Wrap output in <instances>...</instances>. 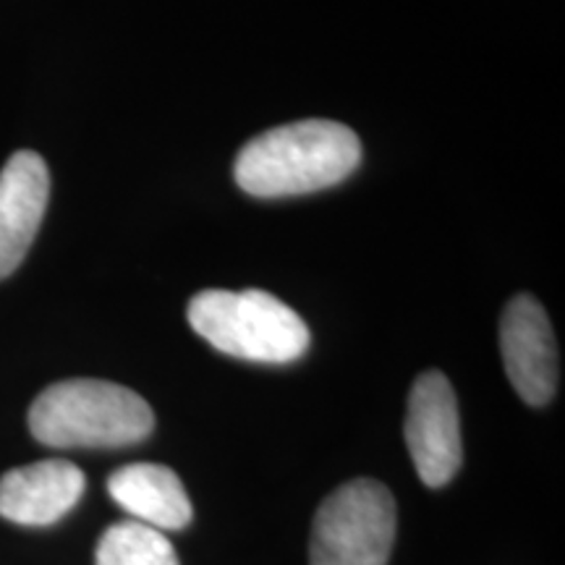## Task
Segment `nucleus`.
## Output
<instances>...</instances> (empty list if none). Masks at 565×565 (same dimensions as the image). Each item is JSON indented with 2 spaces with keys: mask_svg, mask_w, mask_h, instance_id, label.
<instances>
[{
  "mask_svg": "<svg viewBox=\"0 0 565 565\" xmlns=\"http://www.w3.org/2000/svg\"><path fill=\"white\" fill-rule=\"evenodd\" d=\"M362 162V141L349 126L309 118L278 126L238 152L236 183L259 200L312 194L349 179Z\"/></svg>",
  "mask_w": 565,
  "mask_h": 565,
  "instance_id": "nucleus-1",
  "label": "nucleus"
},
{
  "mask_svg": "<svg viewBox=\"0 0 565 565\" xmlns=\"http://www.w3.org/2000/svg\"><path fill=\"white\" fill-rule=\"evenodd\" d=\"M406 445L427 487L448 484L461 469V419L454 385L443 372L429 370L416 377L408 395Z\"/></svg>",
  "mask_w": 565,
  "mask_h": 565,
  "instance_id": "nucleus-5",
  "label": "nucleus"
},
{
  "mask_svg": "<svg viewBox=\"0 0 565 565\" xmlns=\"http://www.w3.org/2000/svg\"><path fill=\"white\" fill-rule=\"evenodd\" d=\"M95 565H181L166 534L139 521H118L100 536Z\"/></svg>",
  "mask_w": 565,
  "mask_h": 565,
  "instance_id": "nucleus-10",
  "label": "nucleus"
},
{
  "mask_svg": "<svg viewBox=\"0 0 565 565\" xmlns=\"http://www.w3.org/2000/svg\"><path fill=\"white\" fill-rule=\"evenodd\" d=\"M189 324L212 349L244 362L288 364L309 349V328L267 291L210 288L189 301Z\"/></svg>",
  "mask_w": 565,
  "mask_h": 565,
  "instance_id": "nucleus-3",
  "label": "nucleus"
},
{
  "mask_svg": "<svg viewBox=\"0 0 565 565\" xmlns=\"http://www.w3.org/2000/svg\"><path fill=\"white\" fill-rule=\"evenodd\" d=\"M395 540V500L377 479H353L324 498L315 515L309 563L387 565Z\"/></svg>",
  "mask_w": 565,
  "mask_h": 565,
  "instance_id": "nucleus-4",
  "label": "nucleus"
},
{
  "mask_svg": "<svg viewBox=\"0 0 565 565\" xmlns=\"http://www.w3.org/2000/svg\"><path fill=\"white\" fill-rule=\"evenodd\" d=\"M500 351L513 391L529 406H545L557 391V343L542 303L521 294L500 320Z\"/></svg>",
  "mask_w": 565,
  "mask_h": 565,
  "instance_id": "nucleus-6",
  "label": "nucleus"
},
{
  "mask_svg": "<svg viewBox=\"0 0 565 565\" xmlns=\"http://www.w3.org/2000/svg\"><path fill=\"white\" fill-rule=\"evenodd\" d=\"M154 427L150 404L105 380H66L45 387L30 408L34 440L47 448H126Z\"/></svg>",
  "mask_w": 565,
  "mask_h": 565,
  "instance_id": "nucleus-2",
  "label": "nucleus"
},
{
  "mask_svg": "<svg viewBox=\"0 0 565 565\" xmlns=\"http://www.w3.org/2000/svg\"><path fill=\"white\" fill-rule=\"evenodd\" d=\"M108 492L134 521L158 532L186 529L194 515L179 475L160 463H131L113 471Z\"/></svg>",
  "mask_w": 565,
  "mask_h": 565,
  "instance_id": "nucleus-9",
  "label": "nucleus"
},
{
  "mask_svg": "<svg viewBox=\"0 0 565 565\" xmlns=\"http://www.w3.org/2000/svg\"><path fill=\"white\" fill-rule=\"evenodd\" d=\"M84 471L63 458L21 466L0 477V519L21 526H51L82 500Z\"/></svg>",
  "mask_w": 565,
  "mask_h": 565,
  "instance_id": "nucleus-8",
  "label": "nucleus"
},
{
  "mask_svg": "<svg viewBox=\"0 0 565 565\" xmlns=\"http://www.w3.org/2000/svg\"><path fill=\"white\" fill-rule=\"evenodd\" d=\"M51 200V173L38 152H17L0 171V280L21 265Z\"/></svg>",
  "mask_w": 565,
  "mask_h": 565,
  "instance_id": "nucleus-7",
  "label": "nucleus"
}]
</instances>
